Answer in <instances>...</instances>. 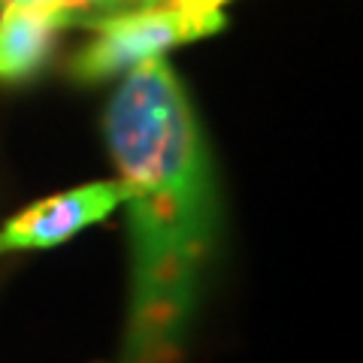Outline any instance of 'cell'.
Listing matches in <instances>:
<instances>
[{
    "label": "cell",
    "instance_id": "6da1fadb",
    "mask_svg": "<svg viewBox=\"0 0 363 363\" xmlns=\"http://www.w3.org/2000/svg\"><path fill=\"white\" fill-rule=\"evenodd\" d=\"M106 145L130 212V363H176L218 230L212 157L197 112L164 58L124 73Z\"/></svg>",
    "mask_w": 363,
    "mask_h": 363
},
{
    "label": "cell",
    "instance_id": "7a4b0ae2",
    "mask_svg": "<svg viewBox=\"0 0 363 363\" xmlns=\"http://www.w3.org/2000/svg\"><path fill=\"white\" fill-rule=\"evenodd\" d=\"M227 16L221 9H179V6H143L100 16L91 21V37L73 55L70 73L79 82H106L130 73L145 61L164 58L169 49L224 30Z\"/></svg>",
    "mask_w": 363,
    "mask_h": 363
},
{
    "label": "cell",
    "instance_id": "3957f363",
    "mask_svg": "<svg viewBox=\"0 0 363 363\" xmlns=\"http://www.w3.org/2000/svg\"><path fill=\"white\" fill-rule=\"evenodd\" d=\"M124 203L121 179L88 182L61 194L33 200L0 227V255L9 252H43L70 242L76 233L106 221Z\"/></svg>",
    "mask_w": 363,
    "mask_h": 363
},
{
    "label": "cell",
    "instance_id": "277c9868",
    "mask_svg": "<svg viewBox=\"0 0 363 363\" xmlns=\"http://www.w3.org/2000/svg\"><path fill=\"white\" fill-rule=\"evenodd\" d=\"M70 25V16L45 4L0 9V82L18 85L37 76L52 61L61 30Z\"/></svg>",
    "mask_w": 363,
    "mask_h": 363
},
{
    "label": "cell",
    "instance_id": "5b68a950",
    "mask_svg": "<svg viewBox=\"0 0 363 363\" xmlns=\"http://www.w3.org/2000/svg\"><path fill=\"white\" fill-rule=\"evenodd\" d=\"M227 0H164V6H179V9H203V13H209V9H221Z\"/></svg>",
    "mask_w": 363,
    "mask_h": 363
},
{
    "label": "cell",
    "instance_id": "8992f818",
    "mask_svg": "<svg viewBox=\"0 0 363 363\" xmlns=\"http://www.w3.org/2000/svg\"><path fill=\"white\" fill-rule=\"evenodd\" d=\"M21 4H43V0H0V9L4 6H21Z\"/></svg>",
    "mask_w": 363,
    "mask_h": 363
}]
</instances>
